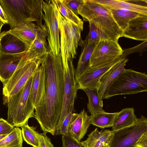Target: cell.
Wrapping results in <instances>:
<instances>
[{
    "label": "cell",
    "mask_w": 147,
    "mask_h": 147,
    "mask_svg": "<svg viewBox=\"0 0 147 147\" xmlns=\"http://www.w3.org/2000/svg\"><path fill=\"white\" fill-rule=\"evenodd\" d=\"M44 74V85L41 100L35 108L34 118L43 133L55 135L62 111L64 96L63 67L60 54L48 52L41 63Z\"/></svg>",
    "instance_id": "1"
},
{
    "label": "cell",
    "mask_w": 147,
    "mask_h": 147,
    "mask_svg": "<svg viewBox=\"0 0 147 147\" xmlns=\"http://www.w3.org/2000/svg\"><path fill=\"white\" fill-rule=\"evenodd\" d=\"M43 0H0L10 29L36 22L43 27Z\"/></svg>",
    "instance_id": "2"
},
{
    "label": "cell",
    "mask_w": 147,
    "mask_h": 147,
    "mask_svg": "<svg viewBox=\"0 0 147 147\" xmlns=\"http://www.w3.org/2000/svg\"><path fill=\"white\" fill-rule=\"evenodd\" d=\"M78 12L83 20L93 24L106 38L118 41L123 31L108 9L93 0H82Z\"/></svg>",
    "instance_id": "3"
},
{
    "label": "cell",
    "mask_w": 147,
    "mask_h": 147,
    "mask_svg": "<svg viewBox=\"0 0 147 147\" xmlns=\"http://www.w3.org/2000/svg\"><path fill=\"white\" fill-rule=\"evenodd\" d=\"M32 79V76L18 92L3 100L8 108L6 120L14 127H21L28 123L29 118L34 117L35 108L30 95Z\"/></svg>",
    "instance_id": "4"
},
{
    "label": "cell",
    "mask_w": 147,
    "mask_h": 147,
    "mask_svg": "<svg viewBox=\"0 0 147 147\" xmlns=\"http://www.w3.org/2000/svg\"><path fill=\"white\" fill-rule=\"evenodd\" d=\"M147 91V75L131 69H125L109 86L103 99H108L119 95L131 94Z\"/></svg>",
    "instance_id": "5"
},
{
    "label": "cell",
    "mask_w": 147,
    "mask_h": 147,
    "mask_svg": "<svg viewBox=\"0 0 147 147\" xmlns=\"http://www.w3.org/2000/svg\"><path fill=\"white\" fill-rule=\"evenodd\" d=\"M57 20L60 35V53L62 63L73 60L77 54L78 46L81 40L80 28L66 19L58 10Z\"/></svg>",
    "instance_id": "6"
},
{
    "label": "cell",
    "mask_w": 147,
    "mask_h": 147,
    "mask_svg": "<svg viewBox=\"0 0 147 147\" xmlns=\"http://www.w3.org/2000/svg\"><path fill=\"white\" fill-rule=\"evenodd\" d=\"M42 58L23 57L13 75L3 85V100L18 92L40 65Z\"/></svg>",
    "instance_id": "7"
},
{
    "label": "cell",
    "mask_w": 147,
    "mask_h": 147,
    "mask_svg": "<svg viewBox=\"0 0 147 147\" xmlns=\"http://www.w3.org/2000/svg\"><path fill=\"white\" fill-rule=\"evenodd\" d=\"M111 131L109 147H136L139 139L147 133V119L142 115L131 125Z\"/></svg>",
    "instance_id": "8"
},
{
    "label": "cell",
    "mask_w": 147,
    "mask_h": 147,
    "mask_svg": "<svg viewBox=\"0 0 147 147\" xmlns=\"http://www.w3.org/2000/svg\"><path fill=\"white\" fill-rule=\"evenodd\" d=\"M43 19L45 22L49 51L55 55L60 54V34L57 20L58 9L53 0H43Z\"/></svg>",
    "instance_id": "9"
},
{
    "label": "cell",
    "mask_w": 147,
    "mask_h": 147,
    "mask_svg": "<svg viewBox=\"0 0 147 147\" xmlns=\"http://www.w3.org/2000/svg\"><path fill=\"white\" fill-rule=\"evenodd\" d=\"M62 64L64 86L63 103L60 118L56 128L57 132L59 131L61 124L69 111H74V102L78 90L73 60Z\"/></svg>",
    "instance_id": "10"
},
{
    "label": "cell",
    "mask_w": 147,
    "mask_h": 147,
    "mask_svg": "<svg viewBox=\"0 0 147 147\" xmlns=\"http://www.w3.org/2000/svg\"><path fill=\"white\" fill-rule=\"evenodd\" d=\"M123 50L118 41L101 39L95 44L90 59V66L98 65L121 57Z\"/></svg>",
    "instance_id": "11"
},
{
    "label": "cell",
    "mask_w": 147,
    "mask_h": 147,
    "mask_svg": "<svg viewBox=\"0 0 147 147\" xmlns=\"http://www.w3.org/2000/svg\"><path fill=\"white\" fill-rule=\"evenodd\" d=\"M123 58L116 59L96 66H90L76 78L78 90L97 89L99 90L102 77L114 65Z\"/></svg>",
    "instance_id": "12"
},
{
    "label": "cell",
    "mask_w": 147,
    "mask_h": 147,
    "mask_svg": "<svg viewBox=\"0 0 147 147\" xmlns=\"http://www.w3.org/2000/svg\"><path fill=\"white\" fill-rule=\"evenodd\" d=\"M29 47L9 31L0 34V53L9 54L26 53Z\"/></svg>",
    "instance_id": "13"
},
{
    "label": "cell",
    "mask_w": 147,
    "mask_h": 147,
    "mask_svg": "<svg viewBox=\"0 0 147 147\" xmlns=\"http://www.w3.org/2000/svg\"><path fill=\"white\" fill-rule=\"evenodd\" d=\"M107 8L123 9L147 16V0H93Z\"/></svg>",
    "instance_id": "14"
},
{
    "label": "cell",
    "mask_w": 147,
    "mask_h": 147,
    "mask_svg": "<svg viewBox=\"0 0 147 147\" xmlns=\"http://www.w3.org/2000/svg\"><path fill=\"white\" fill-rule=\"evenodd\" d=\"M90 124V116L84 109L79 113H73L68 128V134L81 142Z\"/></svg>",
    "instance_id": "15"
},
{
    "label": "cell",
    "mask_w": 147,
    "mask_h": 147,
    "mask_svg": "<svg viewBox=\"0 0 147 147\" xmlns=\"http://www.w3.org/2000/svg\"><path fill=\"white\" fill-rule=\"evenodd\" d=\"M122 37L144 41L147 40V16L139 14L129 22Z\"/></svg>",
    "instance_id": "16"
},
{
    "label": "cell",
    "mask_w": 147,
    "mask_h": 147,
    "mask_svg": "<svg viewBox=\"0 0 147 147\" xmlns=\"http://www.w3.org/2000/svg\"><path fill=\"white\" fill-rule=\"evenodd\" d=\"M26 54H9L0 53V81L3 85L13 75Z\"/></svg>",
    "instance_id": "17"
},
{
    "label": "cell",
    "mask_w": 147,
    "mask_h": 147,
    "mask_svg": "<svg viewBox=\"0 0 147 147\" xmlns=\"http://www.w3.org/2000/svg\"><path fill=\"white\" fill-rule=\"evenodd\" d=\"M47 38V30L44 25L29 46L25 57L27 59L42 58L49 51Z\"/></svg>",
    "instance_id": "18"
},
{
    "label": "cell",
    "mask_w": 147,
    "mask_h": 147,
    "mask_svg": "<svg viewBox=\"0 0 147 147\" xmlns=\"http://www.w3.org/2000/svg\"><path fill=\"white\" fill-rule=\"evenodd\" d=\"M112 135L111 130L96 128L88 135L87 139L80 142L84 147H109Z\"/></svg>",
    "instance_id": "19"
},
{
    "label": "cell",
    "mask_w": 147,
    "mask_h": 147,
    "mask_svg": "<svg viewBox=\"0 0 147 147\" xmlns=\"http://www.w3.org/2000/svg\"><path fill=\"white\" fill-rule=\"evenodd\" d=\"M128 59L123 58L111 68L102 78L100 81L99 93L102 100L105 92L112 82L124 70Z\"/></svg>",
    "instance_id": "20"
},
{
    "label": "cell",
    "mask_w": 147,
    "mask_h": 147,
    "mask_svg": "<svg viewBox=\"0 0 147 147\" xmlns=\"http://www.w3.org/2000/svg\"><path fill=\"white\" fill-rule=\"evenodd\" d=\"M95 44L86 39L80 41L79 45L82 47V50L75 69V78L90 67V59Z\"/></svg>",
    "instance_id": "21"
},
{
    "label": "cell",
    "mask_w": 147,
    "mask_h": 147,
    "mask_svg": "<svg viewBox=\"0 0 147 147\" xmlns=\"http://www.w3.org/2000/svg\"><path fill=\"white\" fill-rule=\"evenodd\" d=\"M41 28L33 22L24 24L9 31L23 40L29 47L35 39Z\"/></svg>",
    "instance_id": "22"
},
{
    "label": "cell",
    "mask_w": 147,
    "mask_h": 147,
    "mask_svg": "<svg viewBox=\"0 0 147 147\" xmlns=\"http://www.w3.org/2000/svg\"><path fill=\"white\" fill-rule=\"evenodd\" d=\"M43 85V71L40 65L32 76L30 90V97L35 108L41 98Z\"/></svg>",
    "instance_id": "23"
},
{
    "label": "cell",
    "mask_w": 147,
    "mask_h": 147,
    "mask_svg": "<svg viewBox=\"0 0 147 147\" xmlns=\"http://www.w3.org/2000/svg\"><path fill=\"white\" fill-rule=\"evenodd\" d=\"M138 119L133 107L123 109L118 112L115 118L111 131H115L133 124Z\"/></svg>",
    "instance_id": "24"
},
{
    "label": "cell",
    "mask_w": 147,
    "mask_h": 147,
    "mask_svg": "<svg viewBox=\"0 0 147 147\" xmlns=\"http://www.w3.org/2000/svg\"><path fill=\"white\" fill-rule=\"evenodd\" d=\"M107 8L111 13L119 27L123 31L127 27L130 21L136 17L139 14L123 9Z\"/></svg>",
    "instance_id": "25"
},
{
    "label": "cell",
    "mask_w": 147,
    "mask_h": 147,
    "mask_svg": "<svg viewBox=\"0 0 147 147\" xmlns=\"http://www.w3.org/2000/svg\"><path fill=\"white\" fill-rule=\"evenodd\" d=\"M84 91L88 98L87 108L91 115L105 111L103 109L102 101L100 97L98 89H87Z\"/></svg>",
    "instance_id": "26"
},
{
    "label": "cell",
    "mask_w": 147,
    "mask_h": 147,
    "mask_svg": "<svg viewBox=\"0 0 147 147\" xmlns=\"http://www.w3.org/2000/svg\"><path fill=\"white\" fill-rule=\"evenodd\" d=\"M117 112L109 113L105 111L91 115V124L101 128L112 127Z\"/></svg>",
    "instance_id": "27"
},
{
    "label": "cell",
    "mask_w": 147,
    "mask_h": 147,
    "mask_svg": "<svg viewBox=\"0 0 147 147\" xmlns=\"http://www.w3.org/2000/svg\"><path fill=\"white\" fill-rule=\"evenodd\" d=\"M57 9L61 14L66 20L73 23L83 30L84 22L76 15L63 2L62 0H54Z\"/></svg>",
    "instance_id": "28"
},
{
    "label": "cell",
    "mask_w": 147,
    "mask_h": 147,
    "mask_svg": "<svg viewBox=\"0 0 147 147\" xmlns=\"http://www.w3.org/2000/svg\"><path fill=\"white\" fill-rule=\"evenodd\" d=\"M23 141L21 130L18 127H15L0 140V147H22Z\"/></svg>",
    "instance_id": "29"
},
{
    "label": "cell",
    "mask_w": 147,
    "mask_h": 147,
    "mask_svg": "<svg viewBox=\"0 0 147 147\" xmlns=\"http://www.w3.org/2000/svg\"><path fill=\"white\" fill-rule=\"evenodd\" d=\"M21 132L24 140L28 144L33 147H40L36 127L29 126L28 123L21 127Z\"/></svg>",
    "instance_id": "30"
},
{
    "label": "cell",
    "mask_w": 147,
    "mask_h": 147,
    "mask_svg": "<svg viewBox=\"0 0 147 147\" xmlns=\"http://www.w3.org/2000/svg\"><path fill=\"white\" fill-rule=\"evenodd\" d=\"M89 23V32L85 39L96 43L101 39L106 38L93 24L90 22Z\"/></svg>",
    "instance_id": "31"
},
{
    "label": "cell",
    "mask_w": 147,
    "mask_h": 147,
    "mask_svg": "<svg viewBox=\"0 0 147 147\" xmlns=\"http://www.w3.org/2000/svg\"><path fill=\"white\" fill-rule=\"evenodd\" d=\"M147 40L134 47L123 50V53L121 56V58H125L129 54L135 53H139L142 54V52L146 50Z\"/></svg>",
    "instance_id": "32"
},
{
    "label": "cell",
    "mask_w": 147,
    "mask_h": 147,
    "mask_svg": "<svg viewBox=\"0 0 147 147\" xmlns=\"http://www.w3.org/2000/svg\"><path fill=\"white\" fill-rule=\"evenodd\" d=\"M74 111H69L67 113L61 125L58 135H68V129Z\"/></svg>",
    "instance_id": "33"
},
{
    "label": "cell",
    "mask_w": 147,
    "mask_h": 147,
    "mask_svg": "<svg viewBox=\"0 0 147 147\" xmlns=\"http://www.w3.org/2000/svg\"><path fill=\"white\" fill-rule=\"evenodd\" d=\"M62 147H82L79 142L69 135H62Z\"/></svg>",
    "instance_id": "34"
},
{
    "label": "cell",
    "mask_w": 147,
    "mask_h": 147,
    "mask_svg": "<svg viewBox=\"0 0 147 147\" xmlns=\"http://www.w3.org/2000/svg\"><path fill=\"white\" fill-rule=\"evenodd\" d=\"M14 127L6 120L0 119V135H8L13 129Z\"/></svg>",
    "instance_id": "35"
},
{
    "label": "cell",
    "mask_w": 147,
    "mask_h": 147,
    "mask_svg": "<svg viewBox=\"0 0 147 147\" xmlns=\"http://www.w3.org/2000/svg\"><path fill=\"white\" fill-rule=\"evenodd\" d=\"M82 0H62L63 2L76 15L78 16V8Z\"/></svg>",
    "instance_id": "36"
},
{
    "label": "cell",
    "mask_w": 147,
    "mask_h": 147,
    "mask_svg": "<svg viewBox=\"0 0 147 147\" xmlns=\"http://www.w3.org/2000/svg\"><path fill=\"white\" fill-rule=\"evenodd\" d=\"M37 136L40 147H54L50 138L47 136L46 134L38 133Z\"/></svg>",
    "instance_id": "37"
},
{
    "label": "cell",
    "mask_w": 147,
    "mask_h": 147,
    "mask_svg": "<svg viewBox=\"0 0 147 147\" xmlns=\"http://www.w3.org/2000/svg\"><path fill=\"white\" fill-rule=\"evenodd\" d=\"M136 147H147V133L139 139L137 142Z\"/></svg>",
    "instance_id": "38"
},
{
    "label": "cell",
    "mask_w": 147,
    "mask_h": 147,
    "mask_svg": "<svg viewBox=\"0 0 147 147\" xmlns=\"http://www.w3.org/2000/svg\"><path fill=\"white\" fill-rule=\"evenodd\" d=\"M0 20L4 24H8V21L5 13L0 4Z\"/></svg>",
    "instance_id": "39"
},
{
    "label": "cell",
    "mask_w": 147,
    "mask_h": 147,
    "mask_svg": "<svg viewBox=\"0 0 147 147\" xmlns=\"http://www.w3.org/2000/svg\"><path fill=\"white\" fill-rule=\"evenodd\" d=\"M4 24V23L0 20V34L1 33L2 27Z\"/></svg>",
    "instance_id": "40"
},
{
    "label": "cell",
    "mask_w": 147,
    "mask_h": 147,
    "mask_svg": "<svg viewBox=\"0 0 147 147\" xmlns=\"http://www.w3.org/2000/svg\"><path fill=\"white\" fill-rule=\"evenodd\" d=\"M7 135H0V140L4 138Z\"/></svg>",
    "instance_id": "41"
}]
</instances>
